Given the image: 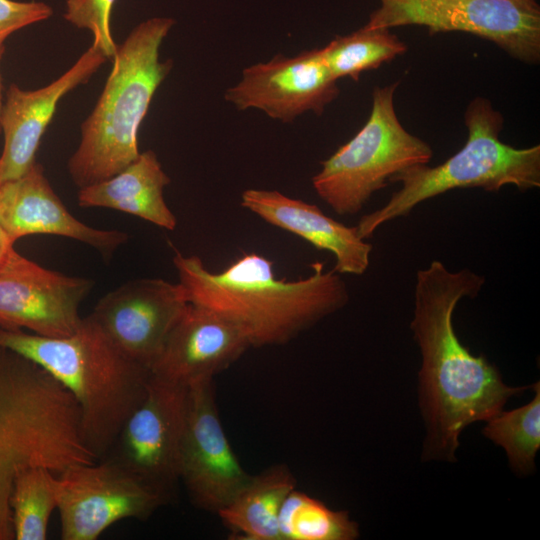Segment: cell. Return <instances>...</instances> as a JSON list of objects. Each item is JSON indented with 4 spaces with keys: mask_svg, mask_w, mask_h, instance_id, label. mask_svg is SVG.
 Returning <instances> with one entry per match:
<instances>
[{
    "mask_svg": "<svg viewBox=\"0 0 540 540\" xmlns=\"http://www.w3.org/2000/svg\"><path fill=\"white\" fill-rule=\"evenodd\" d=\"M338 94L337 80L320 49H314L295 57L276 55L245 68L239 82L227 89L225 99L238 110L254 108L275 120L291 122L309 111L321 115Z\"/></svg>",
    "mask_w": 540,
    "mask_h": 540,
    "instance_id": "14",
    "label": "cell"
},
{
    "mask_svg": "<svg viewBox=\"0 0 540 540\" xmlns=\"http://www.w3.org/2000/svg\"><path fill=\"white\" fill-rule=\"evenodd\" d=\"M531 402L511 411H500L487 420L483 434L505 450L509 464L520 474L530 473L540 448V385H533Z\"/></svg>",
    "mask_w": 540,
    "mask_h": 540,
    "instance_id": "24",
    "label": "cell"
},
{
    "mask_svg": "<svg viewBox=\"0 0 540 540\" xmlns=\"http://www.w3.org/2000/svg\"><path fill=\"white\" fill-rule=\"evenodd\" d=\"M62 540H96L113 524L148 519L167 500L108 458L56 474Z\"/></svg>",
    "mask_w": 540,
    "mask_h": 540,
    "instance_id": "10",
    "label": "cell"
},
{
    "mask_svg": "<svg viewBox=\"0 0 540 540\" xmlns=\"http://www.w3.org/2000/svg\"><path fill=\"white\" fill-rule=\"evenodd\" d=\"M398 83L375 87L364 126L321 164L312 178L317 195L338 215L360 212L389 179L417 164H428L431 146L399 121L394 95Z\"/></svg>",
    "mask_w": 540,
    "mask_h": 540,
    "instance_id": "7",
    "label": "cell"
},
{
    "mask_svg": "<svg viewBox=\"0 0 540 540\" xmlns=\"http://www.w3.org/2000/svg\"><path fill=\"white\" fill-rule=\"evenodd\" d=\"M173 264L190 304L233 322L251 347L281 345L343 308L349 293L333 269L316 261L312 273L297 280L275 276L273 262L245 253L221 272H211L200 257L177 252Z\"/></svg>",
    "mask_w": 540,
    "mask_h": 540,
    "instance_id": "2",
    "label": "cell"
},
{
    "mask_svg": "<svg viewBox=\"0 0 540 540\" xmlns=\"http://www.w3.org/2000/svg\"><path fill=\"white\" fill-rule=\"evenodd\" d=\"M281 540H354L359 537L358 524L348 512L335 511L323 502L292 490L279 513Z\"/></svg>",
    "mask_w": 540,
    "mask_h": 540,
    "instance_id": "22",
    "label": "cell"
},
{
    "mask_svg": "<svg viewBox=\"0 0 540 540\" xmlns=\"http://www.w3.org/2000/svg\"><path fill=\"white\" fill-rule=\"evenodd\" d=\"M5 53V45L2 44L0 45V64H1V60H2V57ZM3 100H4V97H3V85H2V77H1V72H0V112H1V108H2V104H3ZM0 133H1V129H0Z\"/></svg>",
    "mask_w": 540,
    "mask_h": 540,
    "instance_id": "28",
    "label": "cell"
},
{
    "mask_svg": "<svg viewBox=\"0 0 540 540\" xmlns=\"http://www.w3.org/2000/svg\"><path fill=\"white\" fill-rule=\"evenodd\" d=\"M484 283V276L468 268L451 271L438 260L416 273L410 327L422 358L426 456L455 460L459 435L468 425L492 418L510 397L528 388L506 385L497 367L474 356L455 333L452 317L457 304L477 297Z\"/></svg>",
    "mask_w": 540,
    "mask_h": 540,
    "instance_id": "1",
    "label": "cell"
},
{
    "mask_svg": "<svg viewBox=\"0 0 540 540\" xmlns=\"http://www.w3.org/2000/svg\"><path fill=\"white\" fill-rule=\"evenodd\" d=\"M296 480L284 464H276L252 476L241 491L220 511L218 516L231 531L243 540H281L279 513Z\"/></svg>",
    "mask_w": 540,
    "mask_h": 540,
    "instance_id": "20",
    "label": "cell"
},
{
    "mask_svg": "<svg viewBox=\"0 0 540 540\" xmlns=\"http://www.w3.org/2000/svg\"><path fill=\"white\" fill-rule=\"evenodd\" d=\"M465 145L440 165L410 166L389 179L401 188L381 208L361 217L356 229L366 240L383 224L409 215L420 203L457 188L497 192L507 185L520 191L540 187V146L515 148L499 138L503 116L488 99H473L464 114Z\"/></svg>",
    "mask_w": 540,
    "mask_h": 540,
    "instance_id": "6",
    "label": "cell"
},
{
    "mask_svg": "<svg viewBox=\"0 0 540 540\" xmlns=\"http://www.w3.org/2000/svg\"><path fill=\"white\" fill-rule=\"evenodd\" d=\"M188 410V387L150 373L144 399L105 455L167 502L180 482V458Z\"/></svg>",
    "mask_w": 540,
    "mask_h": 540,
    "instance_id": "9",
    "label": "cell"
},
{
    "mask_svg": "<svg viewBox=\"0 0 540 540\" xmlns=\"http://www.w3.org/2000/svg\"><path fill=\"white\" fill-rule=\"evenodd\" d=\"M0 346L43 368L72 395L84 440L98 459L147 391L150 370L118 349L89 315L59 338L0 328Z\"/></svg>",
    "mask_w": 540,
    "mask_h": 540,
    "instance_id": "4",
    "label": "cell"
},
{
    "mask_svg": "<svg viewBox=\"0 0 540 540\" xmlns=\"http://www.w3.org/2000/svg\"><path fill=\"white\" fill-rule=\"evenodd\" d=\"M170 178L153 150L138 157L117 174L103 181L79 188L81 207L109 208L141 218L172 231L177 218L164 199Z\"/></svg>",
    "mask_w": 540,
    "mask_h": 540,
    "instance_id": "19",
    "label": "cell"
},
{
    "mask_svg": "<svg viewBox=\"0 0 540 540\" xmlns=\"http://www.w3.org/2000/svg\"><path fill=\"white\" fill-rule=\"evenodd\" d=\"M52 8L44 2L0 0V45L14 32L47 20Z\"/></svg>",
    "mask_w": 540,
    "mask_h": 540,
    "instance_id": "26",
    "label": "cell"
},
{
    "mask_svg": "<svg viewBox=\"0 0 540 540\" xmlns=\"http://www.w3.org/2000/svg\"><path fill=\"white\" fill-rule=\"evenodd\" d=\"M13 248L14 243L11 242L0 225V265L4 262Z\"/></svg>",
    "mask_w": 540,
    "mask_h": 540,
    "instance_id": "27",
    "label": "cell"
},
{
    "mask_svg": "<svg viewBox=\"0 0 540 540\" xmlns=\"http://www.w3.org/2000/svg\"><path fill=\"white\" fill-rule=\"evenodd\" d=\"M220 421L214 379L188 386L180 481L198 508L218 513L248 483Z\"/></svg>",
    "mask_w": 540,
    "mask_h": 540,
    "instance_id": "12",
    "label": "cell"
},
{
    "mask_svg": "<svg viewBox=\"0 0 540 540\" xmlns=\"http://www.w3.org/2000/svg\"><path fill=\"white\" fill-rule=\"evenodd\" d=\"M250 347L245 334L233 322L190 304L170 332L150 373L188 387L194 382L214 379Z\"/></svg>",
    "mask_w": 540,
    "mask_h": 540,
    "instance_id": "17",
    "label": "cell"
},
{
    "mask_svg": "<svg viewBox=\"0 0 540 540\" xmlns=\"http://www.w3.org/2000/svg\"><path fill=\"white\" fill-rule=\"evenodd\" d=\"M93 285L91 279L42 267L13 248L0 265V328L69 336L82 322L80 305Z\"/></svg>",
    "mask_w": 540,
    "mask_h": 540,
    "instance_id": "11",
    "label": "cell"
},
{
    "mask_svg": "<svg viewBox=\"0 0 540 540\" xmlns=\"http://www.w3.org/2000/svg\"><path fill=\"white\" fill-rule=\"evenodd\" d=\"M427 27L430 34L461 31L492 41L517 60L540 59V9L514 0H380L368 28Z\"/></svg>",
    "mask_w": 540,
    "mask_h": 540,
    "instance_id": "8",
    "label": "cell"
},
{
    "mask_svg": "<svg viewBox=\"0 0 540 540\" xmlns=\"http://www.w3.org/2000/svg\"><path fill=\"white\" fill-rule=\"evenodd\" d=\"M116 0H66L64 19L79 29L88 30L92 36V44L108 59H112L116 51L111 34V12Z\"/></svg>",
    "mask_w": 540,
    "mask_h": 540,
    "instance_id": "25",
    "label": "cell"
},
{
    "mask_svg": "<svg viewBox=\"0 0 540 540\" xmlns=\"http://www.w3.org/2000/svg\"><path fill=\"white\" fill-rule=\"evenodd\" d=\"M514 1L530 8L540 9L537 0H514Z\"/></svg>",
    "mask_w": 540,
    "mask_h": 540,
    "instance_id": "29",
    "label": "cell"
},
{
    "mask_svg": "<svg viewBox=\"0 0 540 540\" xmlns=\"http://www.w3.org/2000/svg\"><path fill=\"white\" fill-rule=\"evenodd\" d=\"M189 305L179 282L140 278L106 293L89 316L118 349L150 370Z\"/></svg>",
    "mask_w": 540,
    "mask_h": 540,
    "instance_id": "13",
    "label": "cell"
},
{
    "mask_svg": "<svg viewBox=\"0 0 540 540\" xmlns=\"http://www.w3.org/2000/svg\"><path fill=\"white\" fill-rule=\"evenodd\" d=\"M241 206L268 224L329 251L335 257L333 270L340 275H362L369 267L372 244L358 235L356 226L334 220L315 204L277 190L246 189L241 194Z\"/></svg>",
    "mask_w": 540,
    "mask_h": 540,
    "instance_id": "18",
    "label": "cell"
},
{
    "mask_svg": "<svg viewBox=\"0 0 540 540\" xmlns=\"http://www.w3.org/2000/svg\"><path fill=\"white\" fill-rule=\"evenodd\" d=\"M174 23L168 17L147 19L117 45L111 72L67 162L78 188L110 178L140 154V125L172 69L171 59L160 61L159 50Z\"/></svg>",
    "mask_w": 540,
    "mask_h": 540,
    "instance_id": "5",
    "label": "cell"
},
{
    "mask_svg": "<svg viewBox=\"0 0 540 540\" xmlns=\"http://www.w3.org/2000/svg\"><path fill=\"white\" fill-rule=\"evenodd\" d=\"M0 225L12 243L35 234L55 235L86 244L106 257L128 239L123 231L94 228L74 217L38 162L18 179L0 184Z\"/></svg>",
    "mask_w": 540,
    "mask_h": 540,
    "instance_id": "16",
    "label": "cell"
},
{
    "mask_svg": "<svg viewBox=\"0 0 540 540\" xmlns=\"http://www.w3.org/2000/svg\"><path fill=\"white\" fill-rule=\"evenodd\" d=\"M97 460L72 395L43 368L0 346V540H14L11 495L31 467L60 473Z\"/></svg>",
    "mask_w": 540,
    "mask_h": 540,
    "instance_id": "3",
    "label": "cell"
},
{
    "mask_svg": "<svg viewBox=\"0 0 540 540\" xmlns=\"http://www.w3.org/2000/svg\"><path fill=\"white\" fill-rule=\"evenodd\" d=\"M107 59L91 45L68 70L44 87L23 90L15 83L9 85L0 112L4 136L0 184L18 179L36 162L40 142L60 100L85 84Z\"/></svg>",
    "mask_w": 540,
    "mask_h": 540,
    "instance_id": "15",
    "label": "cell"
},
{
    "mask_svg": "<svg viewBox=\"0 0 540 540\" xmlns=\"http://www.w3.org/2000/svg\"><path fill=\"white\" fill-rule=\"evenodd\" d=\"M56 473L31 467L14 482L10 505L14 540H45L51 515L57 510Z\"/></svg>",
    "mask_w": 540,
    "mask_h": 540,
    "instance_id": "23",
    "label": "cell"
},
{
    "mask_svg": "<svg viewBox=\"0 0 540 540\" xmlns=\"http://www.w3.org/2000/svg\"><path fill=\"white\" fill-rule=\"evenodd\" d=\"M406 50V44L389 29L366 26L351 34L337 36L320 48L334 79L348 77L355 81L361 73L377 69Z\"/></svg>",
    "mask_w": 540,
    "mask_h": 540,
    "instance_id": "21",
    "label": "cell"
}]
</instances>
